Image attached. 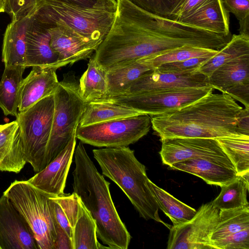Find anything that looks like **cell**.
Segmentation results:
<instances>
[{
	"label": "cell",
	"instance_id": "cell-6",
	"mask_svg": "<svg viewBox=\"0 0 249 249\" xmlns=\"http://www.w3.org/2000/svg\"><path fill=\"white\" fill-rule=\"evenodd\" d=\"M3 195L29 225L38 249H53L57 223L51 202L52 196L28 180H18L12 182Z\"/></svg>",
	"mask_w": 249,
	"mask_h": 249
},
{
	"label": "cell",
	"instance_id": "cell-10",
	"mask_svg": "<svg viewBox=\"0 0 249 249\" xmlns=\"http://www.w3.org/2000/svg\"><path fill=\"white\" fill-rule=\"evenodd\" d=\"M212 90L213 89L211 87L172 88L106 97L94 101L120 105L150 116L180 108L199 99Z\"/></svg>",
	"mask_w": 249,
	"mask_h": 249
},
{
	"label": "cell",
	"instance_id": "cell-8",
	"mask_svg": "<svg viewBox=\"0 0 249 249\" xmlns=\"http://www.w3.org/2000/svg\"><path fill=\"white\" fill-rule=\"evenodd\" d=\"M54 113L53 94L28 108L18 111L16 117L27 163L39 172L46 166L47 150Z\"/></svg>",
	"mask_w": 249,
	"mask_h": 249
},
{
	"label": "cell",
	"instance_id": "cell-7",
	"mask_svg": "<svg viewBox=\"0 0 249 249\" xmlns=\"http://www.w3.org/2000/svg\"><path fill=\"white\" fill-rule=\"evenodd\" d=\"M54 113L46 166L55 158L75 134L87 102L82 97L75 73L64 74L53 94Z\"/></svg>",
	"mask_w": 249,
	"mask_h": 249
},
{
	"label": "cell",
	"instance_id": "cell-13",
	"mask_svg": "<svg viewBox=\"0 0 249 249\" xmlns=\"http://www.w3.org/2000/svg\"><path fill=\"white\" fill-rule=\"evenodd\" d=\"M49 31L50 45L58 56L59 68L91 57L102 41L61 25L50 28Z\"/></svg>",
	"mask_w": 249,
	"mask_h": 249
},
{
	"label": "cell",
	"instance_id": "cell-47",
	"mask_svg": "<svg viewBox=\"0 0 249 249\" xmlns=\"http://www.w3.org/2000/svg\"><path fill=\"white\" fill-rule=\"evenodd\" d=\"M6 0H0V13L6 11Z\"/></svg>",
	"mask_w": 249,
	"mask_h": 249
},
{
	"label": "cell",
	"instance_id": "cell-39",
	"mask_svg": "<svg viewBox=\"0 0 249 249\" xmlns=\"http://www.w3.org/2000/svg\"><path fill=\"white\" fill-rule=\"evenodd\" d=\"M40 0H6V12L16 19L34 13Z\"/></svg>",
	"mask_w": 249,
	"mask_h": 249
},
{
	"label": "cell",
	"instance_id": "cell-2",
	"mask_svg": "<svg viewBox=\"0 0 249 249\" xmlns=\"http://www.w3.org/2000/svg\"><path fill=\"white\" fill-rule=\"evenodd\" d=\"M213 91L180 108L150 116L152 128L160 140L249 137L238 128L243 108L228 94Z\"/></svg>",
	"mask_w": 249,
	"mask_h": 249
},
{
	"label": "cell",
	"instance_id": "cell-37",
	"mask_svg": "<svg viewBox=\"0 0 249 249\" xmlns=\"http://www.w3.org/2000/svg\"><path fill=\"white\" fill-rule=\"evenodd\" d=\"M213 249H249V228L211 241Z\"/></svg>",
	"mask_w": 249,
	"mask_h": 249
},
{
	"label": "cell",
	"instance_id": "cell-25",
	"mask_svg": "<svg viewBox=\"0 0 249 249\" xmlns=\"http://www.w3.org/2000/svg\"><path fill=\"white\" fill-rule=\"evenodd\" d=\"M151 70L146 65L136 61L106 71L107 91L104 98L124 94L136 80Z\"/></svg>",
	"mask_w": 249,
	"mask_h": 249
},
{
	"label": "cell",
	"instance_id": "cell-20",
	"mask_svg": "<svg viewBox=\"0 0 249 249\" xmlns=\"http://www.w3.org/2000/svg\"><path fill=\"white\" fill-rule=\"evenodd\" d=\"M178 22L224 36L231 35L229 14L222 0H204Z\"/></svg>",
	"mask_w": 249,
	"mask_h": 249
},
{
	"label": "cell",
	"instance_id": "cell-15",
	"mask_svg": "<svg viewBox=\"0 0 249 249\" xmlns=\"http://www.w3.org/2000/svg\"><path fill=\"white\" fill-rule=\"evenodd\" d=\"M76 143L75 134L55 158L27 180L52 196H61L66 195L64 193V189Z\"/></svg>",
	"mask_w": 249,
	"mask_h": 249
},
{
	"label": "cell",
	"instance_id": "cell-28",
	"mask_svg": "<svg viewBox=\"0 0 249 249\" xmlns=\"http://www.w3.org/2000/svg\"><path fill=\"white\" fill-rule=\"evenodd\" d=\"M249 173L237 177L221 186L219 195L212 201L218 210H226L249 205L247 193L249 189Z\"/></svg>",
	"mask_w": 249,
	"mask_h": 249
},
{
	"label": "cell",
	"instance_id": "cell-31",
	"mask_svg": "<svg viewBox=\"0 0 249 249\" xmlns=\"http://www.w3.org/2000/svg\"><path fill=\"white\" fill-rule=\"evenodd\" d=\"M71 241L72 249H109L98 242L96 223L82 202L73 229Z\"/></svg>",
	"mask_w": 249,
	"mask_h": 249
},
{
	"label": "cell",
	"instance_id": "cell-34",
	"mask_svg": "<svg viewBox=\"0 0 249 249\" xmlns=\"http://www.w3.org/2000/svg\"><path fill=\"white\" fill-rule=\"evenodd\" d=\"M249 228V205L219 210L217 225L211 239L214 241Z\"/></svg>",
	"mask_w": 249,
	"mask_h": 249
},
{
	"label": "cell",
	"instance_id": "cell-40",
	"mask_svg": "<svg viewBox=\"0 0 249 249\" xmlns=\"http://www.w3.org/2000/svg\"><path fill=\"white\" fill-rule=\"evenodd\" d=\"M204 0H177L170 14V19L176 21L185 17Z\"/></svg>",
	"mask_w": 249,
	"mask_h": 249
},
{
	"label": "cell",
	"instance_id": "cell-36",
	"mask_svg": "<svg viewBox=\"0 0 249 249\" xmlns=\"http://www.w3.org/2000/svg\"><path fill=\"white\" fill-rule=\"evenodd\" d=\"M213 56L194 57L183 61L162 64L154 69L162 72L192 73L198 72L199 68Z\"/></svg>",
	"mask_w": 249,
	"mask_h": 249
},
{
	"label": "cell",
	"instance_id": "cell-42",
	"mask_svg": "<svg viewBox=\"0 0 249 249\" xmlns=\"http://www.w3.org/2000/svg\"><path fill=\"white\" fill-rule=\"evenodd\" d=\"M225 93L242 103L249 109V82L235 85L226 90Z\"/></svg>",
	"mask_w": 249,
	"mask_h": 249
},
{
	"label": "cell",
	"instance_id": "cell-26",
	"mask_svg": "<svg viewBox=\"0 0 249 249\" xmlns=\"http://www.w3.org/2000/svg\"><path fill=\"white\" fill-rule=\"evenodd\" d=\"M142 114L115 104L93 101L88 102L78 126H83Z\"/></svg>",
	"mask_w": 249,
	"mask_h": 249
},
{
	"label": "cell",
	"instance_id": "cell-43",
	"mask_svg": "<svg viewBox=\"0 0 249 249\" xmlns=\"http://www.w3.org/2000/svg\"><path fill=\"white\" fill-rule=\"evenodd\" d=\"M53 249H72V242L66 232L57 224Z\"/></svg>",
	"mask_w": 249,
	"mask_h": 249
},
{
	"label": "cell",
	"instance_id": "cell-4",
	"mask_svg": "<svg viewBox=\"0 0 249 249\" xmlns=\"http://www.w3.org/2000/svg\"><path fill=\"white\" fill-rule=\"evenodd\" d=\"M102 174L123 191L140 216L160 222L170 229L171 226L160 218L158 202L150 189L145 166L128 146L105 147L92 150Z\"/></svg>",
	"mask_w": 249,
	"mask_h": 249
},
{
	"label": "cell",
	"instance_id": "cell-24",
	"mask_svg": "<svg viewBox=\"0 0 249 249\" xmlns=\"http://www.w3.org/2000/svg\"><path fill=\"white\" fill-rule=\"evenodd\" d=\"M25 68L20 65L5 66L0 81V108L5 116H17L19 88Z\"/></svg>",
	"mask_w": 249,
	"mask_h": 249
},
{
	"label": "cell",
	"instance_id": "cell-44",
	"mask_svg": "<svg viewBox=\"0 0 249 249\" xmlns=\"http://www.w3.org/2000/svg\"><path fill=\"white\" fill-rule=\"evenodd\" d=\"M238 128L243 134L249 136V109L243 108L238 119Z\"/></svg>",
	"mask_w": 249,
	"mask_h": 249
},
{
	"label": "cell",
	"instance_id": "cell-35",
	"mask_svg": "<svg viewBox=\"0 0 249 249\" xmlns=\"http://www.w3.org/2000/svg\"><path fill=\"white\" fill-rule=\"evenodd\" d=\"M230 159L238 176L249 173V137L216 139Z\"/></svg>",
	"mask_w": 249,
	"mask_h": 249
},
{
	"label": "cell",
	"instance_id": "cell-45",
	"mask_svg": "<svg viewBox=\"0 0 249 249\" xmlns=\"http://www.w3.org/2000/svg\"><path fill=\"white\" fill-rule=\"evenodd\" d=\"M239 23V34L249 37V17H247Z\"/></svg>",
	"mask_w": 249,
	"mask_h": 249
},
{
	"label": "cell",
	"instance_id": "cell-21",
	"mask_svg": "<svg viewBox=\"0 0 249 249\" xmlns=\"http://www.w3.org/2000/svg\"><path fill=\"white\" fill-rule=\"evenodd\" d=\"M26 163L16 120L0 124V171L18 173Z\"/></svg>",
	"mask_w": 249,
	"mask_h": 249
},
{
	"label": "cell",
	"instance_id": "cell-38",
	"mask_svg": "<svg viewBox=\"0 0 249 249\" xmlns=\"http://www.w3.org/2000/svg\"><path fill=\"white\" fill-rule=\"evenodd\" d=\"M151 14L169 18L177 0H127Z\"/></svg>",
	"mask_w": 249,
	"mask_h": 249
},
{
	"label": "cell",
	"instance_id": "cell-17",
	"mask_svg": "<svg viewBox=\"0 0 249 249\" xmlns=\"http://www.w3.org/2000/svg\"><path fill=\"white\" fill-rule=\"evenodd\" d=\"M34 14L26 32L24 66L58 69V56L50 45L49 28Z\"/></svg>",
	"mask_w": 249,
	"mask_h": 249
},
{
	"label": "cell",
	"instance_id": "cell-19",
	"mask_svg": "<svg viewBox=\"0 0 249 249\" xmlns=\"http://www.w3.org/2000/svg\"><path fill=\"white\" fill-rule=\"evenodd\" d=\"M56 67H33L21 83L18 96V111H22L41 99L53 95L59 81Z\"/></svg>",
	"mask_w": 249,
	"mask_h": 249
},
{
	"label": "cell",
	"instance_id": "cell-22",
	"mask_svg": "<svg viewBox=\"0 0 249 249\" xmlns=\"http://www.w3.org/2000/svg\"><path fill=\"white\" fill-rule=\"evenodd\" d=\"M34 12L12 19L7 25L3 36L1 55L5 66H24L26 32Z\"/></svg>",
	"mask_w": 249,
	"mask_h": 249
},
{
	"label": "cell",
	"instance_id": "cell-41",
	"mask_svg": "<svg viewBox=\"0 0 249 249\" xmlns=\"http://www.w3.org/2000/svg\"><path fill=\"white\" fill-rule=\"evenodd\" d=\"M229 13L233 14L239 21L249 17V0H222Z\"/></svg>",
	"mask_w": 249,
	"mask_h": 249
},
{
	"label": "cell",
	"instance_id": "cell-32",
	"mask_svg": "<svg viewBox=\"0 0 249 249\" xmlns=\"http://www.w3.org/2000/svg\"><path fill=\"white\" fill-rule=\"evenodd\" d=\"M50 199L57 224L72 240L81 205L80 198L73 192L61 196H51Z\"/></svg>",
	"mask_w": 249,
	"mask_h": 249
},
{
	"label": "cell",
	"instance_id": "cell-23",
	"mask_svg": "<svg viewBox=\"0 0 249 249\" xmlns=\"http://www.w3.org/2000/svg\"><path fill=\"white\" fill-rule=\"evenodd\" d=\"M208 81L211 87L222 93L235 85L249 82V54L220 66L208 77Z\"/></svg>",
	"mask_w": 249,
	"mask_h": 249
},
{
	"label": "cell",
	"instance_id": "cell-14",
	"mask_svg": "<svg viewBox=\"0 0 249 249\" xmlns=\"http://www.w3.org/2000/svg\"><path fill=\"white\" fill-rule=\"evenodd\" d=\"M0 249H38L29 225L3 195L0 197Z\"/></svg>",
	"mask_w": 249,
	"mask_h": 249
},
{
	"label": "cell",
	"instance_id": "cell-9",
	"mask_svg": "<svg viewBox=\"0 0 249 249\" xmlns=\"http://www.w3.org/2000/svg\"><path fill=\"white\" fill-rule=\"evenodd\" d=\"M151 125L144 113L90 125L78 126L76 138L83 143L98 147L128 146L146 135Z\"/></svg>",
	"mask_w": 249,
	"mask_h": 249
},
{
	"label": "cell",
	"instance_id": "cell-29",
	"mask_svg": "<svg viewBox=\"0 0 249 249\" xmlns=\"http://www.w3.org/2000/svg\"><path fill=\"white\" fill-rule=\"evenodd\" d=\"M78 83L81 95L87 102L105 97L107 91L106 71L98 65L92 55Z\"/></svg>",
	"mask_w": 249,
	"mask_h": 249
},
{
	"label": "cell",
	"instance_id": "cell-16",
	"mask_svg": "<svg viewBox=\"0 0 249 249\" xmlns=\"http://www.w3.org/2000/svg\"><path fill=\"white\" fill-rule=\"evenodd\" d=\"M209 87L210 86L208 84V77L198 72L184 74L162 72L152 70L136 80L123 95L135 94L172 88Z\"/></svg>",
	"mask_w": 249,
	"mask_h": 249
},
{
	"label": "cell",
	"instance_id": "cell-1",
	"mask_svg": "<svg viewBox=\"0 0 249 249\" xmlns=\"http://www.w3.org/2000/svg\"><path fill=\"white\" fill-rule=\"evenodd\" d=\"M112 24L92 56L105 71L184 45H203V30L116 0Z\"/></svg>",
	"mask_w": 249,
	"mask_h": 249
},
{
	"label": "cell",
	"instance_id": "cell-33",
	"mask_svg": "<svg viewBox=\"0 0 249 249\" xmlns=\"http://www.w3.org/2000/svg\"><path fill=\"white\" fill-rule=\"evenodd\" d=\"M218 51L204 48L184 45L172 50L142 58L137 62L154 70L165 63L185 60L194 57L212 56Z\"/></svg>",
	"mask_w": 249,
	"mask_h": 249
},
{
	"label": "cell",
	"instance_id": "cell-46",
	"mask_svg": "<svg viewBox=\"0 0 249 249\" xmlns=\"http://www.w3.org/2000/svg\"><path fill=\"white\" fill-rule=\"evenodd\" d=\"M82 6L91 7L97 0H56Z\"/></svg>",
	"mask_w": 249,
	"mask_h": 249
},
{
	"label": "cell",
	"instance_id": "cell-27",
	"mask_svg": "<svg viewBox=\"0 0 249 249\" xmlns=\"http://www.w3.org/2000/svg\"><path fill=\"white\" fill-rule=\"evenodd\" d=\"M150 189L160 209L177 227L190 221L197 211L178 200L149 179Z\"/></svg>",
	"mask_w": 249,
	"mask_h": 249
},
{
	"label": "cell",
	"instance_id": "cell-3",
	"mask_svg": "<svg viewBox=\"0 0 249 249\" xmlns=\"http://www.w3.org/2000/svg\"><path fill=\"white\" fill-rule=\"evenodd\" d=\"M74 155L73 193L94 219L97 237L109 249H127L131 236L112 199L110 183L99 172L81 141Z\"/></svg>",
	"mask_w": 249,
	"mask_h": 249
},
{
	"label": "cell",
	"instance_id": "cell-11",
	"mask_svg": "<svg viewBox=\"0 0 249 249\" xmlns=\"http://www.w3.org/2000/svg\"><path fill=\"white\" fill-rule=\"evenodd\" d=\"M219 210L212 201L202 204L188 222L170 230L167 249H213L211 237L217 225Z\"/></svg>",
	"mask_w": 249,
	"mask_h": 249
},
{
	"label": "cell",
	"instance_id": "cell-30",
	"mask_svg": "<svg viewBox=\"0 0 249 249\" xmlns=\"http://www.w3.org/2000/svg\"><path fill=\"white\" fill-rule=\"evenodd\" d=\"M247 54H249V37L233 35L227 44L203 65L198 72L208 77L223 64Z\"/></svg>",
	"mask_w": 249,
	"mask_h": 249
},
{
	"label": "cell",
	"instance_id": "cell-18",
	"mask_svg": "<svg viewBox=\"0 0 249 249\" xmlns=\"http://www.w3.org/2000/svg\"><path fill=\"white\" fill-rule=\"evenodd\" d=\"M199 177L207 184L221 186L237 177L235 168L229 159H189L169 166Z\"/></svg>",
	"mask_w": 249,
	"mask_h": 249
},
{
	"label": "cell",
	"instance_id": "cell-5",
	"mask_svg": "<svg viewBox=\"0 0 249 249\" xmlns=\"http://www.w3.org/2000/svg\"><path fill=\"white\" fill-rule=\"evenodd\" d=\"M116 9V0H97L91 7L40 0L34 16L49 28L64 26L84 36L103 41L112 24Z\"/></svg>",
	"mask_w": 249,
	"mask_h": 249
},
{
	"label": "cell",
	"instance_id": "cell-12",
	"mask_svg": "<svg viewBox=\"0 0 249 249\" xmlns=\"http://www.w3.org/2000/svg\"><path fill=\"white\" fill-rule=\"evenodd\" d=\"M160 154L162 163L170 166L189 159H229L216 139L170 138L160 140Z\"/></svg>",
	"mask_w": 249,
	"mask_h": 249
}]
</instances>
